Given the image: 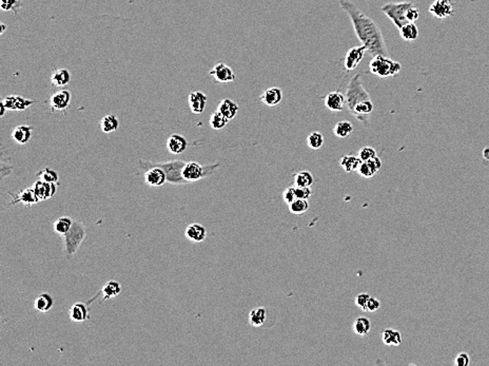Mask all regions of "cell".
I'll use <instances>...</instances> for the list:
<instances>
[{
	"mask_svg": "<svg viewBox=\"0 0 489 366\" xmlns=\"http://www.w3.org/2000/svg\"><path fill=\"white\" fill-rule=\"evenodd\" d=\"M339 5L348 14L354 32L360 44L367 48V51L374 56L387 55L386 41L377 23L348 0H341Z\"/></svg>",
	"mask_w": 489,
	"mask_h": 366,
	"instance_id": "1",
	"label": "cell"
},
{
	"mask_svg": "<svg viewBox=\"0 0 489 366\" xmlns=\"http://www.w3.org/2000/svg\"><path fill=\"white\" fill-rule=\"evenodd\" d=\"M345 97L347 108L351 115L367 126L374 107L369 93L363 86L360 74L353 76L350 79L346 89Z\"/></svg>",
	"mask_w": 489,
	"mask_h": 366,
	"instance_id": "2",
	"label": "cell"
},
{
	"mask_svg": "<svg viewBox=\"0 0 489 366\" xmlns=\"http://www.w3.org/2000/svg\"><path fill=\"white\" fill-rule=\"evenodd\" d=\"M186 163L187 161H183L180 159L170 160V161H166V163H153V161L140 159L138 161V168L140 169L141 171H146L147 169H149L151 166H158V167L164 169V171L166 172V175H167V182L170 183V184L185 185V184H188V183L185 179L182 178L181 171H182L183 166L186 165Z\"/></svg>",
	"mask_w": 489,
	"mask_h": 366,
	"instance_id": "3",
	"label": "cell"
},
{
	"mask_svg": "<svg viewBox=\"0 0 489 366\" xmlns=\"http://www.w3.org/2000/svg\"><path fill=\"white\" fill-rule=\"evenodd\" d=\"M369 69L372 74L382 78H388L398 75L402 71V65L386 55H375L369 63Z\"/></svg>",
	"mask_w": 489,
	"mask_h": 366,
	"instance_id": "4",
	"label": "cell"
},
{
	"mask_svg": "<svg viewBox=\"0 0 489 366\" xmlns=\"http://www.w3.org/2000/svg\"><path fill=\"white\" fill-rule=\"evenodd\" d=\"M86 227L80 221H74L72 227L63 236V244H65L66 258L70 259L78 251L81 243L86 237Z\"/></svg>",
	"mask_w": 489,
	"mask_h": 366,
	"instance_id": "5",
	"label": "cell"
},
{
	"mask_svg": "<svg viewBox=\"0 0 489 366\" xmlns=\"http://www.w3.org/2000/svg\"><path fill=\"white\" fill-rule=\"evenodd\" d=\"M218 166V164L202 166L201 164L196 163V161H188L182 168L181 175L187 181V183L197 182L202 179L209 178L211 175H213Z\"/></svg>",
	"mask_w": 489,
	"mask_h": 366,
	"instance_id": "6",
	"label": "cell"
},
{
	"mask_svg": "<svg viewBox=\"0 0 489 366\" xmlns=\"http://www.w3.org/2000/svg\"><path fill=\"white\" fill-rule=\"evenodd\" d=\"M413 4L411 2H388L385 5H383L381 10L385 15L390 18L394 26L400 30L403 26L408 24L406 18V13L409 8Z\"/></svg>",
	"mask_w": 489,
	"mask_h": 366,
	"instance_id": "7",
	"label": "cell"
},
{
	"mask_svg": "<svg viewBox=\"0 0 489 366\" xmlns=\"http://www.w3.org/2000/svg\"><path fill=\"white\" fill-rule=\"evenodd\" d=\"M9 194L11 195L10 206L16 205V204L20 203V204H23V205H25L26 207H32L40 202L36 192H35V190L33 188L24 189L16 194H13L11 192Z\"/></svg>",
	"mask_w": 489,
	"mask_h": 366,
	"instance_id": "8",
	"label": "cell"
},
{
	"mask_svg": "<svg viewBox=\"0 0 489 366\" xmlns=\"http://www.w3.org/2000/svg\"><path fill=\"white\" fill-rule=\"evenodd\" d=\"M366 52H367V48L363 45L360 47L351 48L350 50L346 53L344 60V68L347 70V71L356 70L360 65V62L363 60Z\"/></svg>",
	"mask_w": 489,
	"mask_h": 366,
	"instance_id": "9",
	"label": "cell"
},
{
	"mask_svg": "<svg viewBox=\"0 0 489 366\" xmlns=\"http://www.w3.org/2000/svg\"><path fill=\"white\" fill-rule=\"evenodd\" d=\"M145 182L151 187H160L167 183L166 172L158 166H151L145 171Z\"/></svg>",
	"mask_w": 489,
	"mask_h": 366,
	"instance_id": "10",
	"label": "cell"
},
{
	"mask_svg": "<svg viewBox=\"0 0 489 366\" xmlns=\"http://www.w3.org/2000/svg\"><path fill=\"white\" fill-rule=\"evenodd\" d=\"M429 12L438 19H446L455 13L451 0H436L430 5Z\"/></svg>",
	"mask_w": 489,
	"mask_h": 366,
	"instance_id": "11",
	"label": "cell"
},
{
	"mask_svg": "<svg viewBox=\"0 0 489 366\" xmlns=\"http://www.w3.org/2000/svg\"><path fill=\"white\" fill-rule=\"evenodd\" d=\"M57 185L55 183H49L42 180H38L34 183L33 189L36 192L40 201H46L53 198L57 192Z\"/></svg>",
	"mask_w": 489,
	"mask_h": 366,
	"instance_id": "12",
	"label": "cell"
},
{
	"mask_svg": "<svg viewBox=\"0 0 489 366\" xmlns=\"http://www.w3.org/2000/svg\"><path fill=\"white\" fill-rule=\"evenodd\" d=\"M210 75L214 77V79L218 82H231L235 79V74L233 70L225 65L224 62H217L216 65L210 70Z\"/></svg>",
	"mask_w": 489,
	"mask_h": 366,
	"instance_id": "13",
	"label": "cell"
},
{
	"mask_svg": "<svg viewBox=\"0 0 489 366\" xmlns=\"http://www.w3.org/2000/svg\"><path fill=\"white\" fill-rule=\"evenodd\" d=\"M35 103L33 100H29V98H25L23 96L19 95H10L6 96L4 100H2L1 104L8 110L12 111H23L26 110L32 105Z\"/></svg>",
	"mask_w": 489,
	"mask_h": 366,
	"instance_id": "14",
	"label": "cell"
},
{
	"mask_svg": "<svg viewBox=\"0 0 489 366\" xmlns=\"http://www.w3.org/2000/svg\"><path fill=\"white\" fill-rule=\"evenodd\" d=\"M325 107L332 112H342L346 105L345 95L339 91H333L325 97Z\"/></svg>",
	"mask_w": 489,
	"mask_h": 366,
	"instance_id": "15",
	"label": "cell"
},
{
	"mask_svg": "<svg viewBox=\"0 0 489 366\" xmlns=\"http://www.w3.org/2000/svg\"><path fill=\"white\" fill-rule=\"evenodd\" d=\"M71 103V92L69 90L61 89L57 92H55L51 98H50V105L51 108L55 111L65 110L69 107Z\"/></svg>",
	"mask_w": 489,
	"mask_h": 366,
	"instance_id": "16",
	"label": "cell"
},
{
	"mask_svg": "<svg viewBox=\"0 0 489 366\" xmlns=\"http://www.w3.org/2000/svg\"><path fill=\"white\" fill-rule=\"evenodd\" d=\"M208 97L201 91H195V92L190 93L189 95V105L190 109L194 114H202L206 109Z\"/></svg>",
	"mask_w": 489,
	"mask_h": 366,
	"instance_id": "17",
	"label": "cell"
},
{
	"mask_svg": "<svg viewBox=\"0 0 489 366\" xmlns=\"http://www.w3.org/2000/svg\"><path fill=\"white\" fill-rule=\"evenodd\" d=\"M188 140L180 134H172L167 140V149L170 153L179 156L186 151Z\"/></svg>",
	"mask_w": 489,
	"mask_h": 366,
	"instance_id": "18",
	"label": "cell"
},
{
	"mask_svg": "<svg viewBox=\"0 0 489 366\" xmlns=\"http://www.w3.org/2000/svg\"><path fill=\"white\" fill-rule=\"evenodd\" d=\"M260 101L268 107H275L279 105L283 101V92L279 87H271L267 89L265 92L260 95Z\"/></svg>",
	"mask_w": 489,
	"mask_h": 366,
	"instance_id": "19",
	"label": "cell"
},
{
	"mask_svg": "<svg viewBox=\"0 0 489 366\" xmlns=\"http://www.w3.org/2000/svg\"><path fill=\"white\" fill-rule=\"evenodd\" d=\"M185 235L191 242L201 243V242H204L206 236H207V230H206V228L203 226V225L193 223V224H190L189 226L186 228Z\"/></svg>",
	"mask_w": 489,
	"mask_h": 366,
	"instance_id": "20",
	"label": "cell"
},
{
	"mask_svg": "<svg viewBox=\"0 0 489 366\" xmlns=\"http://www.w3.org/2000/svg\"><path fill=\"white\" fill-rule=\"evenodd\" d=\"M32 131L33 128L31 126H26V125L17 126L16 128H14L12 132V138L14 142L19 145H26L30 142L32 136Z\"/></svg>",
	"mask_w": 489,
	"mask_h": 366,
	"instance_id": "21",
	"label": "cell"
},
{
	"mask_svg": "<svg viewBox=\"0 0 489 366\" xmlns=\"http://www.w3.org/2000/svg\"><path fill=\"white\" fill-rule=\"evenodd\" d=\"M70 319L76 323L86 322L89 319V311L83 303H75L70 308Z\"/></svg>",
	"mask_w": 489,
	"mask_h": 366,
	"instance_id": "22",
	"label": "cell"
},
{
	"mask_svg": "<svg viewBox=\"0 0 489 366\" xmlns=\"http://www.w3.org/2000/svg\"><path fill=\"white\" fill-rule=\"evenodd\" d=\"M217 110L228 118L229 121H231V119H233L237 115L239 107L235 102L229 100V98H225V100L219 103Z\"/></svg>",
	"mask_w": 489,
	"mask_h": 366,
	"instance_id": "23",
	"label": "cell"
},
{
	"mask_svg": "<svg viewBox=\"0 0 489 366\" xmlns=\"http://www.w3.org/2000/svg\"><path fill=\"white\" fill-rule=\"evenodd\" d=\"M53 305H54V299L51 294H49L47 292L40 293L38 297L35 299L34 302L35 309L40 313H47L49 311H51Z\"/></svg>",
	"mask_w": 489,
	"mask_h": 366,
	"instance_id": "24",
	"label": "cell"
},
{
	"mask_svg": "<svg viewBox=\"0 0 489 366\" xmlns=\"http://www.w3.org/2000/svg\"><path fill=\"white\" fill-rule=\"evenodd\" d=\"M71 80V73L68 69H58L51 75V81L55 87H65Z\"/></svg>",
	"mask_w": 489,
	"mask_h": 366,
	"instance_id": "25",
	"label": "cell"
},
{
	"mask_svg": "<svg viewBox=\"0 0 489 366\" xmlns=\"http://www.w3.org/2000/svg\"><path fill=\"white\" fill-rule=\"evenodd\" d=\"M383 342L389 346H399L402 343V335L399 330L392 328H387L383 332L382 335Z\"/></svg>",
	"mask_w": 489,
	"mask_h": 366,
	"instance_id": "26",
	"label": "cell"
},
{
	"mask_svg": "<svg viewBox=\"0 0 489 366\" xmlns=\"http://www.w3.org/2000/svg\"><path fill=\"white\" fill-rule=\"evenodd\" d=\"M267 320V309L265 307L254 308L249 314V322L254 327H259L264 325Z\"/></svg>",
	"mask_w": 489,
	"mask_h": 366,
	"instance_id": "27",
	"label": "cell"
},
{
	"mask_svg": "<svg viewBox=\"0 0 489 366\" xmlns=\"http://www.w3.org/2000/svg\"><path fill=\"white\" fill-rule=\"evenodd\" d=\"M102 292L103 294V300L113 299L122 292V285L117 281H109L103 286Z\"/></svg>",
	"mask_w": 489,
	"mask_h": 366,
	"instance_id": "28",
	"label": "cell"
},
{
	"mask_svg": "<svg viewBox=\"0 0 489 366\" xmlns=\"http://www.w3.org/2000/svg\"><path fill=\"white\" fill-rule=\"evenodd\" d=\"M363 163V160L360 159L359 157L354 156H344L341 158V166L343 167L344 170L347 173H351L354 171H358L360 164Z\"/></svg>",
	"mask_w": 489,
	"mask_h": 366,
	"instance_id": "29",
	"label": "cell"
},
{
	"mask_svg": "<svg viewBox=\"0 0 489 366\" xmlns=\"http://www.w3.org/2000/svg\"><path fill=\"white\" fill-rule=\"evenodd\" d=\"M99 126H101V129L103 133H112L118 130L119 121L114 114H109L102 118V121L99 122Z\"/></svg>",
	"mask_w": 489,
	"mask_h": 366,
	"instance_id": "30",
	"label": "cell"
},
{
	"mask_svg": "<svg viewBox=\"0 0 489 366\" xmlns=\"http://www.w3.org/2000/svg\"><path fill=\"white\" fill-rule=\"evenodd\" d=\"M371 329V322L366 316H360L353 323L354 333L359 336H366Z\"/></svg>",
	"mask_w": 489,
	"mask_h": 366,
	"instance_id": "31",
	"label": "cell"
},
{
	"mask_svg": "<svg viewBox=\"0 0 489 366\" xmlns=\"http://www.w3.org/2000/svg\"><path fill=\"white\" fill-rule=\"evenodd\" d=\"M400 34L404 40L413 41L419 37V29L414 23H408L401 27Z\"/></svg>",
	"mask_w": 489,
	"mask_h": 366,
	"instance_id": "32",
	"label": "cell"
},
{
	"mask_svg": "<svg viewBox=\"0 0 489 366\" xmlns=\"http://www.w3.org/2000/svg\"><path fill=\"white\" fill-rule=\"evenodd\" d=\"M73 222L74 221L71 219V217L61 216L54 222V225H53L54 230L57 235H65L67 232L71 229V227H72Z\"/></svg>",
	"mask_w": 489,
	"mask_h": 366,
	"instance_id": "33",
	"label": "cell"
},
{
	"mask_svg": "<svg viewBox=\"0 0 489 366\" xmlns=\"http://www.w3.org/2000/svg\"><path fill=\"white\" fill-rule=\"evenodd\" d=\"M313 182V175L309 171H300L294 174V186L296 187H311Z\"/></svg>",
	"mask_w": 489,
	"mask_h": 366,
	"instance_id": "34",
	"label": "cell"
},
{
	"mask_svg": "<svg viewBox=\"0 0 489 366\" xmlns=\"http://www.w3.org/2000/svg\"><path fill=\"white\" fill-rule=\"evenodd\" d=\"M353 130H354L353 125L350 122L342 121V122H338L335 126L333 133H335V135L338 138H346L347 136H349L351 134Z\"/></svg>",
	"mask_w": 489,
	"mask_h": 366,
	"instance_id": "35",
	"label": "cell"
},
{
	"mask_svg": "<svg viewBox=\"0 0 489 366\" xmlns=\"http://www.w3.org/2000/svg\"><path fill=\"white\" fill-rule=\"evenodd\" d=\"M309 207L310 205L308 200H303V199H296L291 204H289L290 212L296 215H302L304 213H306L309 210Z\"/></svg>",
	"mask_w": 489,
	"mask_h": 366,
	"instance_id": "36",
	"label": "cell"
},
{
	"mask_svg": "<svg viewBox=\"0 0 489 366\" xmlns=\"http://www.w3.org/2000/svg\"><path fill=\"white\" fill-rule=\"evenodd\" d=\"M229 119L227 118L224 114H222L218 110L215 111L213 114L210 117V126L212 129L214 130H222L225 127L228 125Z\"/></svg>",
	"mask_w": 489,
	"mask_h": 366,
	"instance_id": "37",
	"label": "cell"
},
{
	"mask_svg": "<svg viewBox=\"0 0 489 366\" xmlns=\"http://www.w3.org/2000/svg\"><path fill=\"white\" fill-rule=\"evenodd\" d=\"M37 178H39V180H42V181H45V182L55 183V184H59V175H58V173L56 172L54 170V169H51V168H45V169H42V170L38 171Z\"/></svg>",
	"mask_w": 489,
	"mask_h": 366,
	"instance_id": "38",
	"label": "cell"
},
{
	"mask_svg": "<svg viewBox=\"0 0 489 366\" xmlns=\"http://www.w3.org/2000/svg\"><path fill=\"white\" fill-rule=\"evenodd\" d=\"M307 143L309 148H311L312 150L321 149L324 145V135L318 131L311 132L307 137Z\"/></svg>",
	"mask_w": 489,
	"mask_h": 366,
	"instance_id": "39",
	"label": "cell"
},
{
	"mask_svg": "<svg viewBox=\"0 0 489 366\" xmlns=\"http://www.w3.org/2000/svg\"><path fill=\"white\" fill-rule=\"evenodd\" d=\"M20 6H23L19 0H0V8L5 12H13L17 15V10Z\"/></svg>",
	"mask_w": 489,
	"mask_h": 366,
	"instance_id": "40",
	"label": "cell"
},
{
	"mask_svg": "<svg viewBox=\"0 0 489 366\" xmlns=\"http://www.w3.org/2000/svg\"><path fill=\"white\" fill-rule=\"evenodd\" d=\"M358 172L360 177H363L365 179H371L374 177L375 174H377V172L373 170V168L369 165L368 161H363V163L360 164Z\"/></svg>",
	"mask_w": 489,
	"mask_h": 366,
	"instance_id": "41",
	"label": "cell"
},
{
	"mask_svg": "<svg viewBox=\"0 0 489 366\" xmlns=\"http://www.w3.org/2000/svg\"><path fill=\"white\" fill-rule=\"evenodd\" d=\"M377 156H378L377 151H375V149H373L372 147H369V146L363 147L362 149H360V151H359V157L363 161L369 160Z\"/></svg>",
	"mask_w": 489,
	"mask_h": 366,
	"instance_id": "42",
	"label": "cell"
},
{
	"mask_svg": "<svg viewBox=\"0 0 489 366\" xmlns=\"http://www.w3.org/2000/svg\"><path fill=\"white\" fill-rule=\"evenodd\" d=\"M369 299H370V294L360 293L356 298V304L360 309H362L363 312H367V304Z\"/></svg>",
	"mask_w": 489,
	"mask_h": 366,
	"instance_id": "43",
	"label": "cell"
},
{
	"mask_svg": "<svg viewBox=\"0 0 489 366\" xmlns=\"http://www.w3.org/2000/svg\"><path fill=\"white\" fill-rule=\"evenodd\" d=\"M295 194H296V199L308 200L310 196L312 195V190L310 189V187H296L295 186Z\"/></svg>",
	"mask_w": 489,
	"mask_h": 366,
	"instance_id": "44",
	"label": "cell"
},
{
	"mask_svg": "<svg viewBox=\"0 0 489 366\" xmlns=\"http://www.w3.org/2000/svg\"><path fill=\"white\" fill-rule=\"evenodd\" d=\"M283 198L286 204H291L293 201L296 200V194H295V186L288 187L285 189L284 193H283Z\"/></svg>",
	"mask_w": 489,
	"mask_h": 366,
	"instance_id": "45",
	"label": "cell"
},
{
	"mask_svg": "<svg viewBox=\"0 0 489 366\" xmlns=\"http://www.w3.org/2000/svg\"><path fill=\"white\" fill-rule=\"evenodd\" d=\"M469 363L470 358L466 353H460L455 359V365L457 366H468Z\"/></svg>",
	"mask_w": 489,
	"mask_h": 366,
	"instance_id": "46",
	"label": "cell"
},
{
	"mask_svg": "<svg viewBox=\"0 0 489 366\" xmlns=\"http://www.w3.org/2000/svg\"><path fill=\"white\" fill-rule=\"evenodd\" d=\"M406 18L408 20V23H414L415 20H417L420 18V11L417 8H415V6H411V8L408 9L407 13H406Z\"/></svg>",
	"mask_w": 489,
	"mask_h": 366,
	"instance_id": "47",
	"label": "cell"
},
{
	"mask_svg": "<svg viewBox=\"0 0 489 366\" xmlns=\"http://www.w3.org/2000/svg\"><path fill=\"white\" fill-rule=\"evenodd\" d=\"M380 307H381L380 300H378L377 298L370 297L369 301H368V304H367V312L374 313V312H377L378 309H380Z\"/></svg>",
	"mask_w": 489,
	"mask_h": 366,
	"instance_id": "48",
	"label": "cell"
},
{
	"mask_svg": "<svg viewBox=\"0 0 489 366\" xmlns=\"http://www.w3.org/2000/svg\"><path fill=\"white\" fill-rule=\"evenodd\" d=\"M367 161H368V163H369V165L373 168V170H374L375 172H379V170H380L381 167H382V160H381V158H380L378 156H377V157H372L371 159L367 160Z\"/></svg>",
	"mask_w": 489,
	"mask_h": 366,
	"instance_id": "49",
	"label": "cell"
},
{
	"mask_svg": "<svg viewBox=\"0 0 489 366\" xmlns=\"http://www.w3.org/2000/svg\"><path fill=\"white\" fill-rule=\"evenodd\" d=\"M482 156H483V157L486 159V160H489V147H485L484 149H483V152H482Z\"/></svg>",
	"mask_w": 489,
	"mask_h": 366,
	"instance_id": "50",
	"label": "cell"
},
{
	"mask_svg": "<svg viewBox=\"0 0 489 366\" xmlns=\"http://www.w3.org/2000/svg\"><path fill=\"white\" fill-rule=\"evenodd\" d=\"M0 107H1V112H0V114H1V116H3V114H4V111H5V109H6V108L4 107V105H3L1 103H0Z\"/></svg>",
	"mask_w": 489,
	"mask_h": 366,
	"instance_id": "51",
	"label": "cell"
},
{
	"mask_svg": "<svg viewBox=\"0 0 489 366\" xmlns=\"http://www.w3.org/2000/svg\"><path fill=\"white\" fill-rule=\"evenodd\" d=\"M0 26H1V31H0V34L2 35L4 33V31H5V29H6V26L4 24H1V25H0Z\"/></svg>",
	"mask_w": 489,
	"mask_h": 366,
	"instance_id": "52",
	"label": "cell"
}]
</instances>
